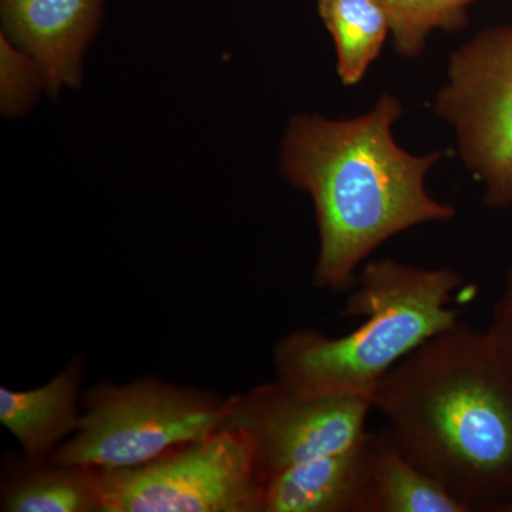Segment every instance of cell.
I'll return each instance as SVG.
<instances>
[{
    "instance_id": "cell-1",
    "label": "cell",
    "mask_w": 512,
    "mask_h": 512,
    "mask_svg": "<svg viewBox=\"0 0 512 512\" xmlns=\"http://www.w3.org/2000/svg\"><path fill=\"white\" fill-rule=\"evenodd\" d=\"M402 100L382 93L360 116L332 120L296 114L281 144V173L311 197L319 232L313 284L352 291L360 265L384 242L414 227L456 218L431 197L426 178L441 151L417 156L397 143Z\"/></svg>"
},
{
    "instance_id": "cell-13",
    "label": "cell",
    "mask_w": 512,
    "mask_h": 512,
    "mask_svg": "<svg viewBox=\"0 0 512 512\" xmlns=\"http://www.w3.org/2000/svg\"><path fill=\"white\" fill-rule=\"evenodd\" d=\"M372 512H470L436 478L404 457L386 431L377 433Z\"/></svg>"
},
{
    "instance_id": "cell-14",
    "label": "cell",
    "mask_w": 512,
    "mask_h": 512,
    "mask_svg": "<svg viewBox=\"0 0 512 512\" xmlns=\"http://www.w3.org/2000/svg\"><path fill=\"white\" fill-rule=\"evenodd\" d=\"M478 0H380L390 22L393 50L402 59H417L434 30L461 32L468 8Z\"/></svg>"
},
{
    "instance_id": "cell-9",
    "label": "cell",
    "mask_w": 512,
    "mask_h": 512,
    "mask_svg": "<svg viewBox=\"0 0 512 512\" xmlns=\"http://www.w3.org/2000/svg\"><path fill=\"white\" fill-rule=\"evenodd\" d=\"M377 433L296 464L264 484L259 512H372Z\"/></svg>"
},
{
    "instance_id": "cell-2",
    "label": "cell",
    "mask_w": 512,
    "mask_h": 512,
    "mask_svg": "<svg viewBox=\"0 0 512 512\" xmlns=\"http://www.w3.org/2000/svg\"><path fill=\"white\" fill-rule=\"evenodd\" d=\"M387 436L470 512L512 503V370L488 330L454 323L377 384Z\"/></svg>"
},
{
    "instance_id": "cell-16",
    "label": "cell",
    "mask_w": 512,
    "mask_h": 512,
    "mask_svg": "<svg viewBox=\"0 0 512 512\" xmlns=\"http://www.w3.org/2000/svg\"><path fill=\"white\" fill-rule=\"evenodd\" d=\"M487 330L512 370V251L505 269L503 288L495 301L493 318Z\"/></svg>"
},
{
    "instance_id": "cell-6",
    "label": "cell",
    "mask_w": 512,
    "mask_h": 512,
    "mask_svg": "<svg viewBox=\"0 0 512 512\" xmlns=\"http://www.w3.org/2000/svg\"><path fill=\"white\" fill-rule=\"evenodd\" d=\"M97 490L100 512H259L264 483L247 439L220 429L141 466L97 470Z\"/></svg>"
},
{
    "instance_id": "cell-10",
    "label": "cell",
    "mask_w": 512,
    "mask_h": 512,
    "mask_svg": "<svg viewBox=\"0 0 512 512\" xmlns=\"http://www.w3.org/2000/svg\"><path fill=\"white\" fill-rule=\"evenodd\" d=\"M83 369V360L73 359L62 373L36 389H0V421L30 464L50 461L57 447L79 427Z\"/></svg>"
},
{
    "instance_id": "cell-4",
    "label": "cell",
    "mask_w": 512,
    "mask_h": 512,
    "mask_svg": "<svg viewBox=\"0 0 512 512\" xmlns=\"http://www.w3.org/2000/svg\"><path fill=\"white\" fill-rule=\"evenodd\" d=\"M227 399L144 377L101 382L87 392L79 427L50 460L66 466L119 470L156 460L220 430Z\"/></svg>"
},
{
    "instance_id": "cell-3",
    "label": "cell",
    "mask_w": 512,
    "mask_h": 512,
    "mask_svg": "<svg viewBox=\"0 0 512 512\" xmlns=\"http://www.w3.org/2000/svg\"><path fill=\"white\" fill-rule=\"evenodd\" d=\"M467 288L453 268H423L393 258L367 262L343 311L365 322L342 336L306 328L279 339L276 380L306 394L372 399L400 360L460 320L461 312L448 303Z\"/></svg>"
},
{
    "instance_id": "cell-7",
    "label": "cell",
    "mask_w": 512,
    "mask_h": 512,
    "mask_svg": "<svg viewBox=\"0 0 512 512\" xmlns=\"http://www.w3.org/2000/svg\"><path fill=\"white\" fill-rule=\"evenodd\" d=\"M372 410L369 397L306 394L275 380L228 397L220 429L247 439L265 484L296 464L356 444Z\"/></svg>"
},
{
    "instance_id": "cell-8",
    "label": "cell",
    "mask_w": 512,
    "mask_h": 512,
    "mask_svg": "<svg viewBox=\"0 0 512 512\" xmlns=\"http://www.w3.org/2000/svg\"><path fill=\"white\" fill-rule=\"evenodd\" d=\"M104 0H0L3 35L35 60L47 92L82 82L84 49L96 36Z\"/></svg>"
},
{
    "instance_id": "cell-12",
    "label": "cell",
    "mask_w": 512,
    "mask_h": 512,
    "mask_svg": "<svg viewBox=\"0 0 512 512\" xmlns=\"http://www.w3.org/2000/svg\"><path fill=\"white\" fill-rule=\"evenodd\" d=\"M323 25L332 36L336 72L345 86H356L376 62L390 33L380 0H318Z\"/></svg>"
},
{
    "instance_id": "cell-5",
    "label": "cell",
    "mask_w": 512,
    "mask_h": 512,
    "mask_svg": "<svg viewBox=\"0 0 512 512\" xmlns=\"http://www.w3.org/2000/svg\"><path fill=\"white\" fill-rule=\"evenodd\" d=\"M431 106L453 128L485 207H512V25L491 26L458 46Z\"/></svg>"
},
{
    "instance_id": "cell-15",
    "label": "cell",
    "mask_w": 512,
    "mask_h": 512,
    "mask_svg": "<svg viewBox=\"0 0 512 512\" xmlns=\"http://www.w3.org/2000/svg\"><path fill=\"white\" fill-rule=\"evenodd\" d=\"M45 86L35 60L2 36V111L5 116H20Z\"/></svg>"
},
{
    "instance_id": "cell-11",
    "label": "cell",
    "mask_w": 512,
    "mask_h": 512,
    "mask_svg": "<svg viewBox=\"0 0 512 512\" xmlns=\"http://www.w3.org/2000/svg\"><path fill=\"white\" fill-rule=\"evenodd\" d=\"M0 507L5 512H100L97 470L52 460L35 466L26 460L3 483Z\"/></svg>"
},
{
    "instance_id": "cell-17",
    "label": "cell",
    "mask_w": 512,
    "mask_h": 512,
    "mask_svg": "<svg viewBox=\"0 0 512 512\" xmlns=\"http://www.w3.org/2000/svg\"><path fill=\"white\" fill-rule=\"evenodd\" d=\"M505 512H512V503L508 505V508L505 510Z\"/></svg>"
}]
</instances>
